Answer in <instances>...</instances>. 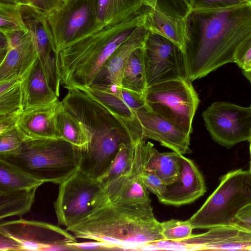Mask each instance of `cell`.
Instances as JSON below:
<instances>
[{
	"mask_svg": "<svg viewBox=\"0 0 251 251\" xmlns=\"http://www.w3.org/2000/svg\"><path fill=\"white\" fill-rule=\"evenodd\" d=\"M183 52L191 81L229 63H236L251 46V0L226 8L191 10Z\"/></svg>",
	"mask_w": 251,
	"mask_h": 251,
	"instance_id": "obj_1",
	"label": "cell"
},
{
	"mask_svg": "<svg viewBox=\"0 0 251 251\" xmlns=\"http://www.w3.org/2000/svg\"><path fill=\"white\" fill-rule=\"evenodd\" d=\"M151 203L102 204L66 230L76 238L106 242L116 250H143L164 240Z\"/></svg>",
	"mask_w": 251,
	"mask_h": 251,
	"instance_id": "obj_2",
	"label": "cell"
},
{
	"mask_svg": "<svg viewBox=\"0 0 251 251\" xmlns=\"http://www.w3.org/2000/svg\"><path fill=\"white\" fill-rule=\"evenodd\" d=\"M146 11L121 23L105 26L66 46L58 53L57 73L60 85L67 90L91 85L103 64L140 26Z\"/></svg>",
	"mask_w": 251,
	"mask_h": 251,
	"instance_id": "obj_3",
	"label": "cell"
},
{
	"mask_svg": "<svg viewBox=\"0 0 251 251\" xmlns=\"http://www.w3.org/2000/svg\"><path fill=\"white\" fill-rule=\"evenodd\" d=\"M0 159L44 183L60 184L79 168L78 149L60 138L25 141Z\"/></svg>",
	"mask_w": 251,
	"mask_h": 251,
	"instance_id": "obj_4",
	"label": "cell"
},
{
	"mask_svg": "<svg viewBox=\"0 0 251 251\" xmlns=\"http://www.w3.org/2000/svg\"><path fill=\"white\" fill-rule=\"evenodd\" d=\"M251 203V171L237 169L222 176L217 188L188 220L194 229L231 225L239 211Z\"/></svg>",
	"mask_w": 251,
	"mask_h": 251,
	"instance_id": "obj_5",
	"label": "cell"
},
{
	"mask_svg": "<svg viewBox=\"0 0 251 251\" xmlns=\"http://www.w3.org/2000/svg\"><path fill=\"white\" fill-rule=\"evenodd\" d=\"M192 82L187 77L174 79L149 86L144 94L149 110L189 135L200 101Z\"/></svg>",
	"mask_w": 251,
	"mask_h": 251,
	"instance_id": "obj_6",
	"label": "cell"
},
{
	"mask_svg": "<svg viewBox=\"0 0 251 251\" xmlns=\"http://www.w3.org/2000/svg\"><path fill=\"white\" fill-rule=\"evenodd\" d=\"M146 143L141 136L133 139L129 166L122 175L100 187L93 200V208L107 203L136 204L151 202L141 177L146 170Z\"/></svg>",
	"mask_w": 251,
	"mask_h": 251,
	"instance_id": "obj_7",
	"label": "cell"
},
{
	"mask_svg": "<svg viewBox=\"0 0 251 251\" xmlns=\"http://www.w3.org/2000/svg\"><path fill=\"white\" fill-rule=\"evenodd\" d=\"M205 127L212 139L230 148L251 139V106L215 101L202 113Z\"/></svg>",
	"mask_w": 251,
	"mask_h": 251,
	"instance_id": "obj_8",
	"label": "cell"
},
{
	"mask_svg": "<svg viewBox=\"0 0 251 251\" xmlns=\"http://www.w3.org/2000/svg\"><path fill=\"white\" fill-rule=\"evenodd\" d=\"M48 20L57 54L70 43L101 29L92 0H65Z\"/></svg>",
	"mask_w": 251,
	"mask_h": 251,
	"instance_id": "obj_9",
	"label": "cell"
},
{
	"mask_svg": "<svg viewBox=\"0 0 251 251\" xmlns=\"http://www.w3.org/2000/svg\"><path fill=\"white\" fill-rule=\"evenodd\" d=\"M54 208L58 226L66 227L83 218L93 207L100 182L78 169L59 184Z\"/></svg>",
	"mask_w": 251,
	"mask_h": 251,
	"instance_id": "obj_10",
	"label": "cell"
},
{
	"mask_svg": "<svg viewBox=\"0 0 251 251\" xmlns=\"http://www.w3.org/2000/svg\"><path fill=\"white\" fill-rule=\"evenodd\" d=\"M0 234L13 242L16 251H45L53 246L77 241L71 233L57 226L22 218L1 223Z\"/></svg>",
	"mask_w": 251,
	"mask_h": 251,
	"instance_id": "obj_11",
	"label": "cell"
},
{
	"mask_svg": "<svg viewBox=\"0 0 251 251\" xmlns=\"http://www.w3.org/2000/svg\"><path fill=\"white\" fill-rule=\"evenodd\" d=\"M143 49L148 86L187 77L183 52L169 40L150 32Z\"/></svg>",
	"mask_w": 251,
	"mask_h": 251,
	"instance_id": "obj_12",
	"label": "cell"
},
{
	"mask_svg": "<svg viewBox=\"0 0 251 251\" xmlns=\"http://www.w3.org/2000/svg\"><path fill=\"white\" fill-rule=\"evenodd\" d=\"M18 5L26 28L32 35L41 66L50 85L59 97L60 81L57 73V52L48 14L31 3Z\"/></svg>",
	"mask_w": 251,
	"mask_h": 251,
	"instance_id": "obj_13",
	"label": "cell"
},
{
	"mask_svg": "<svg viewBox=\"0 0 251 251\" xmlns=\"http://www.w3.org/2000/svg\"><path fill=\"white\" fill-rule=\"evenodd\" d=\"M168 250L251 251V231L236 223L208 229L180 242L167 241Z\"/></svg>",
	"mask_w": 251,
	"mask_h": 251,
	"instance_id": "obj_14",
	"label": "cell"
},
{
	"mask_svg": "<svg viewBox=\"0 0 251 251\" xmlns=\"http://www.w3.org/2000/svg\"><path fill=\"white\" fill-rule=\"evenodd\" d=\"M136 119L137 128L145 140H155L181 155L191 153L190 135L145 106L137 111Z\"/></svg>",
	"mask_w": 251,
	"mask_h": 251,
	"instance_id": "obj_15",
	"label": "cell"
},
{
	"mask_svg": "<svg viewBox=\"0 0 251 251\" xmlns=\"http://www.w3.org/2000/svg\"><path fill=\"white\" fill-rule=\"evenodd\" d=\"M0 33L5 38L7 50L0 60V80L15 75L22 77L39 58L32 35L27 29Z\"/></svg>",
	"mask_w": 251,
	"mask_h": 251,
	"instance_id": "obj_16",
	"label": "cell"
},
{
	"mask_svg": "<svg viewBox=\"0 0 251 251\" xmlns=\"http://www.w3.org/2000/svg\"><path fill=\"white\" fill-rule=\"evenodd\" d=\"M206 192L203 177L195 163L181 155V168L177 179L168 185L158 200L161 203L179 206L192 203Z\"/></svg>",
	"mask_w": 251,
	"mask_h": 251,
	"instance_id": "obj_17",
	"label": "cell"
},
{
	"mask_svg": "<svg viewBox=\"0 0 251 251\" xmlns=\"http://www.w3.org/2000/svg\"><path fill=\"white\" fill-rule=\"evenodd\" d=\"M82 90L95 98L128 124L135 121L137 111L145 106L144 95L122 87L93 84Z\"/></svg>",
	"mask_w": 251,
	"mask_h": 251,
	"instance_id": "obj_18",
	"label": "cell"
},
{
	"mask_svg": "<svg viewBox=\"0 0 251 251\" xmlns=\"http://www.w3.org/2000/svg\"><path fill=\"white\" fill-rule=\"evenodd\" d=\"M149 33L144 25L139 26L107 59L93 84L121 87L122 73L128 58L135 49L144 46Z\"/></svg>",
	"mask_w": 251,
	"mask_h": 251,
	"instance_id": "obj_19",
	"label": "cell"
},
{
	"mask_svg": "<svg viewBox=\"0 0 251 251\" xmlns=\"http://www.w3.org/2000/svg\"><path fill=\"white\" fill-rule=\"evenodd\" d=\"M22 110L17 120L16 129L24 141L59 138L55 113L59 102Z\"/></svg>",
	"mask_w": 251,
	"mask_h": 251,
	"instance_id": "obj_20",
	"label": "cell"
},
{
	"mask_svg": "<svg viewBox=\"0 0 251 251\" xmlns=\"http://www.w3.org/2000/svg\"><path fill=\"white\" fill-rule=\"evenodd\" d=\"M22 110L47 105L57 101L39 58L22 77Z\"/></svg>",
	"mask_w": 251,
	"mask_h": 251,
	"instance_id": "obj_21",
	"label": "cell"
},
{
	"mask_svg": "<svg viewBox=\"0 0 251 251\" xmlns=\"http://www.w3.org/2000/svg\"><path fill=\"white\" fill-rule=\"evenodd\" d=\"M151 33L169 40L183 52L187 40V17H173L162 11L157 6L146 11L144 24Z\"/></svg>",
	"mask_w": 251,
	"mask_h": 251,
	"instance_id": "obj_22",
	"label": "cell"
},
{
	"mask_svg": "<svg viewBox=\"0 0 251 251\" xmlns=\"http://www.w3.org/2000/svg\"><path fill=\"white\" fill-rule=\"evenodd\" d=\"M100 28L118 24L140 13L144 0H92Z\"/></svg>",
	"mask_w": 251,
	"mask_h": 251,
	"instance_id": "obj_23",
	"label": "cell"
},
{
	"mask_svg": "<svg viewBox=\"0 0 251 251\" xmlns=\"http://www.w3.org/2000/svg\"><path fill=\"white\" fill-rule=\"evenodd\" d=\"M181 154L160 152L150 142L146 143V170L155 173L167 185L177 178L181 168Z\"/></svg>",
	"mask_w": 251,
	"mask_h": 251,
	"instance_id": "obj_24",
	"label": "cell"
},
{
	"mask_svg": "<svg viewBox=\"0 0 251 251\" xmlns=\"http://www.w3.org/2000/svg\"><path fill=\"white\" fill-rule=\"evenodd\" d=\"M37 187L0 189V219L19 216L29 212L34 202Z\"/></svg>",
	"mask_w": 251,
	"mask_h": 251,
	"instance_id": "obj_25",
	"label": "cell"
},
{
	"mask_svg": "<svg viewBox=\"0 0 251 251\" xmlns=\"http://www.w3.org/2000/svg\"><path fill=\"white\" fill-rule=\"evenodd\" d=\"M55 126L59 138L72 144L78 149L84 148L88 138L78 120L70 112L60 101L55 113Z\"/></svg>",
	"mask_w": 251,
	"mask_h": 251,
	"instance_id": "obj_26",
	"label": "cell"
},
{
	"mask_svg": "<svg viewBox=\"0 0 251 251\" xmlns=\"http://www.w3.org/2000/svg\"><path fill=\"white\" fill-rule=\"evenodd\" d=\"M121 86L143 95L147 89L143 47L135 49L128 58L122 73Z\"/></svg>",
	"mask_w": 251,
	"mask_h": 251,
	"instance_id": "obj_27",
	"label": "cell"
},
{
	"mask_svg": "<svg viewBox=\"0 0 251 251\" xmlns=\"http://www.w3.org/2000/svg\"><path fill=\"white\" fill-rule=\"evenodd\" d=\"M44 182L0 159V189L38 188Z\"/></svg>",
	"mask_w": 251,
	"mask_h": 251,
	"instance_id": "obj_28",
	"label": "cell"
},
{
	"mask_svg": "<svg viewBox=\"0 0 251 251\" xmlns=\"http://www.w3.org/2000/svg\"><path fill=\"white\" fill-rule=\"evenodd\" d=\"M22 78L15 75L0 80V115L22 110Z\"/></svg>",
	"mask_w": 251,
	"mask_h": 251,
	"instance_id": "obj_29",
	"label": "cell"
},
{
	"mask_svg": "<svg viewBox=\"0 0 251 251\" xmlns=\"http://www.w3.org/2000/svg\"><path fill=\"white\" fill-rule=\"evenodd\" d=\"M133 140L130 143L121 144L107 170L98 179L100 187L122 175L127 169L132 156Z\"/></svg>",
	"mask_w": 251,
	"mask_h": 251,
	"instance_id": "obj_30",
	"label": "cell"
},
{
	"mask_svg": "<svg viewBox=\"0 0 251 251\" xmlns=\"http://www.w3.org/2000/svg\"><path fill=\"white\" fill-rule=\"evenodd\" d=\"M0 31L27 29L18 4L0 2Z\"/></svg>",
	"mask_w": 251,
	"mask_h": 251,
	"instance_id": "obj_31",
	"label": "cell"
},
{
	"mask_svg": "<svg viewBox=\"0 0 251 251\" xmlns=\"http://www.w3.org/2000/svg\"><path fill=\"white\" fill-rule=\"evenodd\" d=\"M161 232L164 240L180 242L192 235L194 227L188 221L171 219L160 223Z\"/></svg>",
	"mask_w": 251,
	"mask_h": 251,
	"instance_id": "obj_32",
	"label": "cell"
},
{
	"mask_svg": "<svg viewBox=\"0 0 251 251\" xmlns=\"http://www.w3.org/2000/svg\"><path fill=\"white\" fill-rule=\"evenodd\" d=\"M24 141L16 128L0 134V154L15 151Z\"/></svg>",
	"mask_w": 251,
	"mask_h": 251,
	"instance_id": "obj_33",
	"label": "cell"
},
{
	"mask_svg": "<svg viewBox=\"0 0 251 251\" xmlns=\"http://www.w3.org/2000/svg\"><path fill=\"white\" fill-rule=\"evenodd\" d=\"M250 0H191V10L226 8L248 3Z\"/></svg>",
	"mask_w": 251,
	"mask_h": 251,
	"instance_id": "obj_34",
	"label": "cell"
},
{
	"mask_svg": "<svg viewBox=\"0 0 251 251\" xmlns=\"http://www.w3.org/2000/svg\"><path fill=\"white\" fill-rule=\"evenodd\" d=\"M146 188L155 194L159 200L165 192L167 185L155 173L145 170L142 175Z\"/></svg>",
	"mask_w": 251,
	"mask_h": 251,
	"instance_id": "obj_35",
	"label": "cell"
},
{
	"mask_svg": "<svg viewBox=\"0 0 251 251\" xmlns=\"http://www.w3.org/2000/svg\"><path fill=\"white\" fill-rule=\"evenodd\" d=\"M68 245L70 246L74 251L116 250V248L113 245L106 242L99 241L81 243L75 242L69 243Z\"/></svg>",
	"mask_w": 251,
	"mask_h": 251,
	"instance_id": "obj_36",
	"label": "cell"
},
{
	"mask_svg": "<svg viewBox=\"0 0 251 251\" xmlns=\"http://www.w3.org/2000/svg\"><path fill=\"white\" fill-rule=\"evenodd\" d=\"M22 109L0 115V134L16 128L17 123Z\"/></svg>",
	"mask_w": 251,
	"mask_h": 251,
	"instance_id": "obj_37",
	"label": "cell"
},
{
	"mask_svg": "<svg viewBox=\"0 0 251 251\" xmlns=\"http://www.w3.org/2000/svg\"><path fill=\"white\" fill-rule=\"evenodd\" d=\"M65 0H30V2L49 14L64 3Z\"/></svg>",
	"mask_w": 251,
	"mask_h": 251,
	"instance_id": "obj_38",
	"label": "cell"
},
{
	"mask_svg": "<svg viewBox=\"0 0 251 251\" xmlns=\"http://www.w3.org/2000/svg\"><path fill=\"white\" fill-rule=\"evenodd\" d=\"M236 222L251 223V203L239 211L236 217Z\"/></svg>",
	"mask_w": 251,
	"mask_h": 251,
	"instance_id": "obj_39",
	"label": "cell"
},
{
	"mask_svg": "<svg viewBox=\"0 0 251 251\" xmlns=\"http://www.w3.org/2000/svg\"><path fill=\"white\" fill-rule=\"evenodd\" d=\"M236 64L242 70H246L251 64V46L244 55L236 63Z\"/></svg>",
	"mask_w": 251,
	"mask_h": 251,
	"instance_id": "obj_40",
	"label": "cell"
},
{
	"mask_svg": "<svg viewBox=\"0 0 251 251\" xmlns=\"http://www.w3.org/2000/svg\"><path fill=\"white\" fill-rule=\"evenodd\" d=\"M30 0H0V2L20 4L29 3Z\"/></svg>",
	"mask_w": 251,
	"mask_h": 251,
	"instance_id": "obj_41",
	"label": "cell"
},
{
	"mask_svg": "<svg viewBox=\"0 0 251 251\" xmlns=\"http://www.w3.org/2000/svg\"><path fill=\"white\" fill-rule=\"evenodd\" d=\"M158 0H144V5H146L150 8H155Z\"/></svg>",
	"mask_w": 251,
	"mask_h": 251,
	"instance_id": "obj_42",
	"label": "cell"
},
{
	"mask_svg": "<svg viewBox=\"0 0 251 251\" xmlns=\"http://www.w3.org/2000/svg\"><path fill=\"white\" fill-rule=\"evenodd\" d=\"M235 223L251 231V223L242 222H236Z\"/></svg>",
	"mask_w": 251,
	"mask_h": 251,
	"instance_id": "obj_43",
	"label": "cell"
},
{
	"mask_svg": "<svg viewBox=\"0 0 251 251\" xmlns=\"http://www.w3.org/2000/svg\"><path fill=\"white\" fill-rule=\"evenodd\" d=\"M242 73L251 84V71L242 70Z\"/></svg>",
	"mask_w": 251,
	"mask_h": 251,
	"instance_id": "obj_44",
	"label": "cell"
},
{
	"mask_svg": "<svg viewBox=\"0 0 251 251\" xmlns=\"http://www.w3.org/2000/svg\"><path fill=\"white\" fill-rule=\"evenodd\" d=\"M250 171L251 172V144H250Z\"/></svg>",
	"mask_w": 251,
	"mask_h": 251,
	"instance_id": "obj_45",
	"label": "cell"
},
{
	"mask_svg": "<svg viewBox=\"0 0 251 251\" xmlns=\"http://www.w3.org/2000/svg\"><path fill=\"white\" fill-rule=\"evenodd\" d=\"M244 71H251V64L250 65V66Z\"/></svg>",
	"mask_w": 251,
	"mask_h": 251,
	"instance_id": "obj_46",
	"label": "cell"
},
{
	"mask_svg": "<svg viewBox=\"0 0 251 251\" xmlns=\"http://www.w3.org/2000/svg\"><path fill=\"white\" fill-rule=\"evenodd\" d=\"M249 142H250V144H251V139Z\"/></svg>",
	"mask_w": 251,
	"mask_h": 251,
	"instance_id": "obj_47",
	"label": "cell"
},
{
	"mask_svg": "<svg viewBox=\"0 0 251 251\" xmlns=\"http://www.w3.org/2000/svg\"></svg>",
	"mask_w": 251,
	"mask_h": 251,
	"instance_id": "obj_48",
	"label": "cell"
}]
</instances>
